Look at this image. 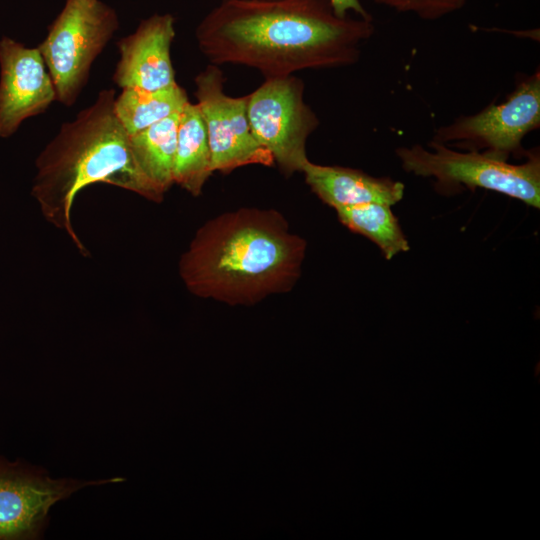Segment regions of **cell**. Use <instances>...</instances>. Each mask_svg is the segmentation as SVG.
Returning a JSON list of instances; mask_svg holds the SVG:
<instances>
[{
  "mask_svg": "<svg viewBox=\"0 0 540 540\" xmlns=\"http://www.w3.org/2000/svg\"><path fill=\"white\" fill-rule=\"evenodd\" d=\"M372 18L338 16L328 0H221L195 29L210 64L241 65L265 78L356 63Z\"/></svg>",
  "mask_w": 540,
  "mask_h": 540,
  "instance_id": "obj_1",
  "label": "cell"
},
{
  "mask_svg": "<svg viewBox=\"0 0 540 540\" xmlns=\"http://www.w3.org/2000/svg\"><path fill=\"white\" fill-rule=\"evenodd\" d=\"M306 242L276 210L240 208L204 223L181 255L186 288L229 305L286 293L301 275Z\"/></svg>",
  "mask_w": 540,
  "mask_h": 540,
  "instance_id": "obj_2",
  "label": "cell"
},
{
  "mask_svg": "<svg viewBox=\"0 0 540 540\" xmlns=\"http://www.w3.org/2000/svg\"><path fill=\"white\" fill-rule=\"evenodd\" d=\"M115 90L103 89L94 102L64 122L38 155L32 195L43 217L66 232L81 254L87 251L72 225L77 194L95 183L111 184L147 200L164 195L143 172L129 135L114 111Z\"/></svg>",
  "mask_w": 540,
  "mask_h": 540,
  "instance_id": "obj_3",
  "label": "cell"
},
{
  "mask_svg": "<svg viewBox=\"0 0 540 540\" xmlns=\"http://www.w3.org/2000/svg\"><path fill=\"white\" fill-rule=\"evenodd\" d=\"M428 146L431 150L420 145L400 147L396 154L407 173L434 178L437 192L451 195L463 188H483L539 208L538 151L527 152V159L522 164H511L480 151H455L434 140Z\"/></svg>",
  "mask_w": 540,
  "mask_h": 540,
  "instance_id": "obj_4",
  "label": "cell"
},
{
  "mask_svg": "<svg viewBox=\"0 0 540 540\" xmlns=\"http://www.w3.org/2000/svg\"><path fill=\"white\" fill-rule=\"evenodd\" d=\"M119 28L115 9L101 0H66L38 46L57 101L72 106L91 67Z\"/></svg>",
  "mask_w": 540,
  "mask_h": 540,
  "instance_id": "obj_5",
  "label": "cell"
},
{
  "mask_svg": "<svg viewBox=\"0 0 540 540\" xmlns=\"http://www.w3.org/2000/svg\"><path fill=\"white\" fill-rule=\"evenodd\" d=\"M304 82L294 75L265 78L247 95V116L253 136L273 156L285 176L301 172L309 161L308 137L319 119L304 99Z\"/></svg>",
  "mask_w": 540,
  "mask_h": 540,
  "instance_id": "obj_6",
  "label": "cell"
},
{
  "mask_svg": "<svg viewBox=\"0 0 540 540\" xmlns=\"http://www.w3.org/2000/svg\"><path fill=\"white\" fill-rule=\"evenodd\" d=\"M540 126V73L522 80L508 98L437 129L433 140L502 160L520 155L523 138Z\"/></svg>",
  "mask_w": 540,
  "mask_h": 540,
  "instance_id": "obj_7",
  "label": "cell"
},
{
  "mask_svg": "<svg viewBox=\"0 0 540 540\" xmlns=\"http://www.w3.org/2000/svg\"><path fill=\"white\" fill-rule=\"evenodd\" d=\"M225 82L220 66L210 63L194 78V95L206 126L213 172L228 174L248 165L272 167L273 156L252 134L247 96L227 95Z\"/></svg>",
  "mask_w": 540,
  "mask_h": 540,
  "instance_id": "obj_8",
  "label": "cell"
},
{
  "mask_svg": "<svg viewBox=\"0 0 540 540\" xmlns=\"http://www.w3.org/2000/svg\"><path fill=\"white\" fill-rule=\"evenodd\" d=\"M123 480L52 479L43 470L0 460V540L35 539L56 502L86 486Z\"/></svg>",
  "mask_w": 540,
  "mask_h": 540,
  "instance_id": "obj_9",
  "label": "cell"
},
{
  "mask_svg": "<svg viewBox=\"0 0 540 540\" xmlns=\"http://www.w3.org/2000/svg\"><path fill=\"white\" fill-rule=\"evenodd\" d=\"M57 100L53 80L38 47L3 36L0 40V137L45 112Z\"/></svg>",
  "mask_w": 540,
  "mask_h": 540,
  "instance_id": "obj_10",
  "label": "cell"
},
{
  "mask_svg": "<svg viewBox=\"0 0 540 540\" xmlns=\"http://www.w3.org/2000/svg\"><path fill=\"white\" fill-rule=\"evenodd\" d=\"M175 18L155 13L140 21L135 31L118 43L119 61L113 81L121 89L157 90L176 82L171 46Z\"/></svg>",
  "mask_w": 540,
  "mask_h": 540,
  "instance_id": "obj_11",
  "label": "cell"
},
{
  "mask_svg": "<svg viewBox=\"0 0 540 540\" xmlns=\"http://www.w3.org/2000/svg\"><path fill=\"white\" fill-rule=\"evenodd\" d=\"M301 172L310 189L334 209L365 203L392 206L404 195L403 183L352 168L320 165L309 160Z\"/></svg>",
  "mask_w": 540,
  "mask_h": 540,
  "instance_id": "obj_12",
  "label": "cell"
},
{
  "mask_svg": "<svg viewBox=\"0 0 540 540\" xmlns=\"http://www.w3.org/2000/svg\"><path fill=\"white\" fill-rule=\"evenodd\" d=\"M212 173L206 126L198 105L189 101L180 113L173 182L197 197Z\"/></svg>",
  "mask_w": 540,
  "mask_h": 540,
  "instance_id": "obj_13",
  "label": "cell"
},
{
  "mask_svg": "<svg viewBox=\"0 0 540 540\" xmlns=\"http://www.w3.org/2000/svg\"><path fill=\"white\" fill-rule=\"evenodd\" d=\"M181 110L129 135L138 164L163 194L174 184L173 170Z\"/></svg>",
  "mask_w": 540,
  "mask_h": 540,
  "instance_id": "obj_14",
  "label": "cell"
},
{
  "mask_svg": "<svg viewBox=\"0 0 540 540\" xmlns=\"http://www.w3.org/2000/svg\"><path fill=\"white\" fill-rule=\"evenodd\" d=\"M189 102L186 90L178 83L157 89H122L115 97L114 111L128 135L180 111Z\"/></svg>",
  "mask_w": 540,
  "mask_h": 540,
  "instance_id": "obj_15",
  "label": "cell"
},
{
  "mask_svg": "<svg viewBox=\"0 0 540 540\" xmlns=\"http://www.w3.org/2000/svg\"><path fill=\"white\" fill-rule=\"evenodd\" d=\"M335 211L344 226L374 242L387 260L409 250V243L391 206L365 203L339 207Z\"/></svg>",
  "mask_w": 540,
  "mask_h": 540,
  "instance_id": "obj_16",
  "label": "cell"
},
{
  "mask_svg": "<svg viewBox=\"0 0 540 540\" xmlns=\"http://www.w3.org/2000/svg\"><path fill=\"white\" fill-rule=\"evenodd\" d=\"M402 13L424 20H437L461 9L467 0H373Z\"/></svg>",
  "mask_w": 540,
  "mask_h": 540,
  "instance_id": "obj_17",
  "label": "cell"
},
{
  "mask_svg": "<svg viewBox=\"0 0 540 540\" xmlns=\"http://www.w3.org/2000/svg\"><path fill=\"white\" fill-rule=\"evenodd\" d=\"M335 13L340 17H345L350 11L363 18H371L370 14L363 7L360 0H328Z\"/></svg>",
  "mask_w": 540,
  "mask_h": 540,
  "instance_id": "obj_18",
  "label": "cell"
}]
</instances>
